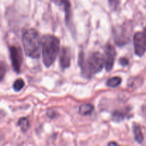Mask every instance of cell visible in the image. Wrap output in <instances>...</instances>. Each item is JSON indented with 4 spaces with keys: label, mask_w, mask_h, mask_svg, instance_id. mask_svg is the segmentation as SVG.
<instances>
[{
    "label": "cell",
    "mask_w": 146,
    "mask_h": 146,
    "mask_svg": "<svg viewBox=\"0 0 146 146\" xmlns=\"http://www.w3.org/2000/svg\"><path fill=\"white\" fill-rule=\"evenodd\" d=\"M116 51L115 48L111 44L106 45L105 48V66L107 71H110L113 66Z\"/></svg>",
    "instance_id": "cell-5"
},
{
    "label": "cell",
    "mask_w": 146,
    "mask_h": 146,
    "mask_svg": "<svg viewBox=\"0 0 146 146\" xmlns=\"http://www.w3.org/2000/svg\"><path fill=\"white\" fill-rule=\"evenodd\" d=\"M9 52L13 68L17 73H19L21 71L23 61L22 52H21V48L19 47L13 46L10 47Z\"/></svg>",
    "instance_id": "cell-4"
},
{
    "label": "cell",
    "mask_w": 146,
    "mask_h": 146,
    "mask_svg": "<svg viewBox=\"0 0 146 146\" xmlns=\"http://www.w3.org/2000/svg\"><path fill=\"white\" fill-rule=\"evenodd\" d=\"M94 108L93 106V105L90 104H83L81 105V106L79 107V111L80 114L82 115H89L91 114V113L93 112L94 111Z\"/></svg>",
    "instance_id": "cell-8"
},
{
    "label": "cell",
    "mask_w": 146,
    "mask_h": 146,
    "mask_svg": "<svg viewBox=\"0 0 146 146\" xmlns=\"http://www.w3.org/2000/svg\"><path fill=\"white\" fill-rule=\"evenodd\" d=\"M112 118L113 121H115V122H120L125 118V115L123 113L121 112V111H115L113 113Z\"/></svg>",
    "instance_id": "cell-14"
},
{
    "label": "cell",
    "mask_w": 146,
    "mask_h": 146,
    "mask_svg": "<svg viewBox=\"0 0 146 146\" xmlns=\"http://www.w3.org/2000/svg\"><path fill=\"white\" fill-rule=\"evenodd\" d=\"M108 145H117V143H116L111 142V143H108Z\"/></svg>",
    "instance_id": "cell-19"
},
{
    "label": "cell",
    "mask_w": 146,
    "mask_h": 146,
    "mask_svg": "<svg viewBox=\"0 0 146 146\" xmlns=\"http://www.w3.org/2000/svg\"><path fill=\"white\" fill-rule=\"evenodd\" d=\"M133 134L134 138L137 142L141 143L143 141V135L141 128L138 125H135L133 126Z\"/></svg>",
    "instance_id": "cell-9"
},
{
    "label": "cell",
    "mask_w": 146,
    "mask_h": 146,
    "mask_svg": "<svg viewBox=\"0 0 146 146\" xmlns=\"http://www.w3.org/2000/svg\"><path fill=\"white\" fill-rule=\"evenodd\" d=\"M120 64L123 66H125L128 64V60L126 58H121L120 59Z\"/></svg>",
    "instance_id": "cell-16"
},
{
    "label": "cell",
    "mask_w": 146,
    "mask_h": 146,
    "mask_svg": "<svg viewBox=\"0 0 146 146\" xmlns=\"http://www.w3.org/2000/svg\"><path fill=\"white\" fill-rule=\"evenodd\" d=\"M71 63V53L69 48H63L60 54V65L62 69L68 68Z\"/></svg>",
    "instance_id": "cell-7"
},
{
    "label": "cell",
    "mask_w": 146,
    "mask_h": 146,
    "mask_svg": "<svg viewBox=\"0 0 146 146\" xmlns=\"http://www.w3.org/2000/svg\"><path fill=\"white\" fill-rule=\"evenodd\" d=\"M51 1H53L54 3H55V4H61V1H62V0H51Z\"/></svg>",
    "instance_id": "cell-18"
},
{
    "label": "cell",
    "mask_w": 146,
    "mask_h": 146,
    "mask_svg": "<svg viewBox=\"0 0 146 146\" xmlns=\"http://www.w3.org/2000/svg\"><path fill=\"white\" fill-rule=\"evenodd\" d=\"M24 86V81H23L21 78H19V79L16 80L14 81V84H13V88L15 91H21Z\"/></svg>",
    "instance_id": "cell-13"
},
{
    "label": "cell",
    "mask_w": 146,
    "mask_h": 146,
    "mask_svg": "<svg viewBox=\"0 0 146 146\" xmlns=\"http://www.w3.org/2000/svg\"><path fill=\"white\" fill-rule=\"evenodd\" d=\"M5 66L4 65V63L1 62V66H0V74H1L0 78H1V80H2L3 78H4V75L5 74Z\"/></svg>",
    "instance_id": "cell-15"
},
{
    "label": "cell",
    "mask_w": 146,
    "mask_h": 146,
    "mask_svg": "<svg viewBox=\"0 0 146 146\" xmlns=\"http://www.w3.org/2000/svg\"><path fill=\"white\" fill-rule=\"evenodd\" d=\"M121 81L122 80L120 77H112V78H109L106 81V85L108 87H111V88H115V87L118 86L121 84Z\"/></svg>",
    "instance_id": "cell-10"
},
{
    "label": "cell",
    "mask_w": 146,
    "mask_h": 146,
    "mask_svg": "<svg viewBox=\"0 0 146 146\" xmlns=\"http://www.w3.org/2000/svg\"><path fill=\"white\" fill-rule=\"evenodd\" d=\"M105 64V58L99 52H94L89 56L85 61L83 56H79V65L84 76L86 78H91L103 69Z\"/></svg>",
    "instance_id": "cell-2"
},
{
    "label": "cell",
    "mask_w": 146,
    "mask_h": 146,
    "mask_svg": "<svg viewBox=\"0 0 146 146\" xmlns=\"http://www.w3.org/2000/svg\"><path fill=\"white\" fill-rule=\"evenodd\" d=\"M133 43L135 54L138 56H142L146 50V45L145 41H144L143 33L137 32L134 35Z\"/></svg>",
    "instance_id": "cell-6"
},
{
    "label": "cell",
    "mask_w": 146,
    "mask_h": 146,
    "mask_svg": "<svg viewBox=\"0 0 146 146\" xmlns=\"http://www.w3.org/2000/svg\"><path fill=\"white\" fill-rule=\"evenodd\" d=\"M17 125L19 126L23 132H26L28 130L29 124V120L27 118H21L19 120Z\"/></svg>",
    "instance_id": "cell-12"
},
{
    "label": "cell",
    "mask_w": 146,
    "mask_h": 146,
    "mask_svg": "<svg viewBox=\"0 0 146 146\" xmlns=\"http://www.w3.org/2000/svg\"><path fill=\"white\" fill-rule=\"evenodd\" d=\"M143 38H144V41H145V45H146V27L144 29L143 31Z\"/></svg>",
    "instance_id": "cell-17"
},
{
    "label": "cell",
    "mask_w": 146,
    "mask_h": 146,
    "mask_svg": "<svg viewBox=\"0 0 146 146\" xmlns=\"http://www.w3.org/2000/svg\"><path fill=\"white\" fill-rule=\"evenodd\" d=\"M61 4L64 5V9L66 11V22H69L70 17H71V5L68 0H62Z\"/></svg>",
    "instance_id": "cell-11"
},
{
    "label": "cell",
    "mask_w": 146,
    "mask_h": 146,
    "mask_svg": "<svg viewBox=\"0 0 146 146\" xmlns=\"http://www.w3.org/2000/svg\"><path fill=\"white\" fill-rule=\"evenodd\" d=\"M22 42L24 52L32 58H37L40 56L41 43L38 32L34 29L25 30L22 34Z\"/></svg>",
    "instance_id": "cell-3"
},
{
    "label": "cell",
    "mask_w": 146,
    "mask_h": 146,
    "mask_svg": "<svg viewBox=\"0 0 146 146\" xmlns=\"http://www.w3.org/2000/svg\"><path fill=\"white\" fill-rule=\"evenodd\" d=\"M60 46L59 39L50 34L44 35L41 38L43 62L46 67H49L56 58Z\"/></svg>",
    "instance_id": "cell-1"
}]
</instances>
